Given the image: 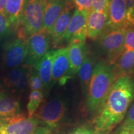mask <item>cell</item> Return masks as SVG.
Returning a JSON list of instances; mask_svg holds the SVG:
<instances>
[{"mask_svg":"<svg viewBox=\"0 0 134 134\" xmlns=\"http://www.w3.org/2000/svg\"><path fill=\"white\" fill-rule=\"evenodd\" d=\"M124 47L134 50V24L125 27Z\"/></svg>","mask_w":134,"mask_h":134,"instance_id":"obj_25","label":"cell"},{"mask_svg":"<svg viewBox=\"0 0 134 134\" xmlns=\"http://www.w3.org/2000/svg\"><path fill=\"white\" fill-rule=\"evenodd\" d=\"M67 49L71 75L74 76L78 73L88 50L85 43H70Z\"/></svg>","mask_w":134,"mask_h":134,"instance_id":"obj_17","label":"cell"},{"mask_svg":"<svg viewBox=\"0 0 134 134\" xmlns=\"http://www.w3.org/2000/svg\"><path fill=\"white\" fill-rule=\"evenodd\" d=\"M94 62L95 58L88 50L78 73L84 93H87L88 92L89 84L95 65Z\"/></svg>","mask_w":134,"mask_h":134,"instance_id":"obj_21","label":"cell"},{"mask_svg":"<svg viewBox=\"0 0 134 134\" xmlns=\"http://www.w3.org/2000/svg\"><path fill=\"white\" fill-rule=\"evenodd\" d=\"M133 127H134V103L127 112L126 118L120 127V132L129 130Z\"/></svg>","mask_w":134,"mask_h":134,"instance_id":"obj_26","label":"cell"},{"mask_svg":"<svg viewBox=\"0 0 134 134\" xmlns=\"http://www.w3.org/2000/svg\"><path fill=\"white\" fill-rule=\"evenodd\" d=\"M125 29L106 26L98 38L99 47L104 55L105 62L109 64H114L117 58L125 49Z\"/></svg>","mask_w":134,"mask_h":134,"instance_id":"obj_4","label":"cell"},{"mask_svg":"<svg viewBox=\"0 0 134 134\" xmlns=\"http://www.w3.org/2000/svg\"><path fill=\"white\" fill-rule=\"evenodd\" d=\"M27 55V41L19 38H16L5 45L3 63L8 68H17L26 61Z\"/></svg>","mask_w":134,"mask_h":134,"instance_id":"obj_10","label":"cell"},{"mask_svg":"<svg viewBox=\"0 0 134 134\" xmlns=\"http://www.w3.org/2000/svg\"><path fill=\"white\" fill-rule=\"evenodd\" d=\"M119 134H134V127L125 131H120L119 132Z\"/></svg>","mask_w":134,"mask_h":134,"instance_id":"obj_33","label":"cell"},{"mask_svg":"<svg viewBox=\"0 0 134 134\" xmlns=\"http://www.w3.org/2000/svg\"><path fill=\"white\" fill-rule=\"evenodd\" d=\"M7 0H0V13L4 14V9Z\"/></svg>","mask_w":134,"mask_h":134,"instance_id":"obj_32","label":"cell"},{"mask_svg":"<svg viewBox=\"0 0 134 134\" xmlns=\"http://www.w3.org/2000/svg\"><path fill=\"white\" fill-rule=\"evenodd\" d=\"M43 100V94L41 91H32L29 94V101L27 104V115L29 118L34 116L42 102Z\"/></svg>","mask_w":134,"mask_h":134,"instance_id":"obj_22","label":"cell"},{"mask_svg":"<svg viewBox=\"0 0 134 134\" xmlns=\"http://www.w3.org/2000/svg\"><path fill=\"white\" fill-rule=\"evenodd\" d=\"M128 26L125 0H110L106 26L110 28H125Z\"/></svg>","mask_w":134,"mask_h":134,"instance_id":"obj_12","label":"cell"},{"mask_svg":"<svg viewBox=\"0 0 134 134\" xmlns=\"http://www.w3.org/2000/svg\"><path fill=\"white\" fill-rule=\"evenodd\" d=\"M38 123L36 116L29 118L22 114L0 119V134H33Z\"/></svg>","mask_w":134,"mask_h":134,"instance_id":"obj_5","label":"cell"},{"mask_svg":"<svg viewBox=\"0 0 134 134\" xmlns=\"http://www.w3.org/2000/svg\"><path fill=\"white\" fill-rule=\"evenodd\" d=\"M50 39L49 34L40 30L30 36L27 40V55L26 64L29 67H35L44 55L49 51Z\"/></svg>","mask_w":134,"mask_h":134,"instance_id":"obj_7","label":"cell"},{"mask_svg":"<svg viewBox=\"0 0 134 134\" xmlns=\"http://www.w3.org/2000/svg\"><path fill=\"white\" fill-rule=\"evenodd\" d=\"M13 31L10 22L6 15L0 13V39L9 36Z\"/></svg>","mask_w":134,"mask_h":134,"instance_id":"obj_24","label":"cell"},{"mask_svg":"<svg viewBox=\"0 0 134 134\" xmlns=\"http://www.w3.org/2000/svg\"><path fill=\"white\" fill-rule=\"evenodd\" d=\"M66 3V0H47L41 30L49 34L53 26L64 9Z\"/></svg>","mask_w":134,"mask_h":134,"instance_id":"obj_14","label":"cell"},{"mask_svg":"<svg viewBox=\"0 0 134 134\" xmlns=\"http://www.w3.org/2000/svg\"><path fill=\"white\" fill-rule=\"evenodd\" d=\"M113 66L115 80L124 76L132 77L134 73V50L125 48Z\"/></svg>","mask_w":134,"mask_h":134,"instance_id":"obj_13","label":"cell"},{"mask_svg":"<svg viewBox=\"0 0 134 134\" xmlns=\"http://www.w3.org/2000/svg\"><path fill=\"white\" fill-rule=\"evenodd\" d=\"M47 0H27L18 29V38L27 41L41 29Z\"/></svg>","mask_w":134,"mask_h":134,"instance_id":"obj_3","label":"cell"},{"mask_svg":"<svg viewBox=\"0 0 134 134\" xmlns=\"http://www.w3.org/2000/svg\"><path fill=\"white\" fill-rule=\"evenodd\" d=\"M108 20V13H99L91 10L89 13L86 24V37L98 39L105 29Z\"/></svg>","mask_w":134,"mask_h":134,"instance_id":"obj_15","label":"cell"},{"mask_svg":"<svg viewBox=\"0 0 134 134\" xmlns=\"http://www.w3.org/2000/svg\"><path fill=\"white\" fill-rule=\"evenodd\" d=\"M29 66H22L12 68L5 78V84L18 91H24L29 86Z\"/></svg>","mask_w":134,"mask_h":134,"instance_id":"obj_16","label":"cell"},{"mask_svg":"<svg viewBox=\"0 0 134 134\" xmlns=\"http://www.w3.org/2000/svg\"><path fill=\"white\" fill-rule=\"evenodd\" d=\"M94 134H108V132H94Z\"/></svg>","mask_w":134,"mask_h":134,"instance_id":"obj_34","label":"cell"},{"mask_svg":"<svg viewBox=\"0 0 134 134\" xmlns=\"http://www.w3.org/2000/svg\"><path fill=\"white\" fill-rule=\"evenodd\" d=\"M33 134H51V130L47 127H38Z\"/></svg>","mask_w":134,"mask_h":134,"instance_id":"obj_31","label":"cell"},{"mask_svg":"<svg viewBox=\"0 0 134 134\" xmlns=\"http://www.w3.org/2000/svg\"><path fill=\"white\" fill-rule=\"evenodd\" d=\"M66 104L61 99H53L42 105L36 117L50 130L57 128L66 114Z\"/></svg>","mask_w":134,"mask_h":134,"instance_id":"obj_6","label":"cell"},{"mask_svg":"<svg viewBox=\"0 0 134 134\" xmlns=\"http://www.w3.org/2000/svg\"><path fill=\"white\" fill-rule=\"evenodd\" d=\"M19 101L4 92L0 93V119L19 114Z\"/></svg>","mask_w":134,"mask_h":134,"instance_id":"obj_20","label":"cell"},{"mask_svg":"<svg viewBox=\"0 0 134 134\" xmlns=\"http://www.w3.org/2000/svg\"><path fill=\"white\" fill-rule=\"evenodd\" d=\"M66 1H68V2H71L74 3V0H66Z\"/></svg>","mask_w":134,"mask_h":134,"instance_id":"obj_35","label":"cell"},{"mask_svg":"<svg viewBox=\"0 0 134 134\" xmlns=\"http://www.w3.org/2000/svg\"><path fill=\"white\" fill-rule=\"evenodd\" d=\"M27 0H7L4 9V14L10 22L13 31L19 28L23 9Z\"/></svg>","mask_w":134,"mask_h":134,"instance_id":"obj_18","label":"cell"},{"mask_svg":"<svg viewBox=\"0 0 134 134\" xmlns=\"http://www.w3.org/2000/svg\"><path fill=\"white\" fill-rule=\"evenodd\" d=\"M134 99V81L132 77L118 78L93 120L95 132H109L122 121Z\"/></svg>","mask_w":134,"mask_h":134,"instance_id":"obj_1","label":"cell"},{"mask_svg":"<svg viewBox=\"0 0 134 134\" xmlns=\"http://www.w3.org/2000/svg\"><path fill=\"white\" fill-rule=\"evenodd\" d=\"M109 0H93L92 10L99 13H108Z\"/></svg>","mask_w":134,"mask_h":134,"instance_id":"obj_27","label":"cell"},{"mask_svg":"<svg viewBox=\"0 0 134 134\" xmlns=\"http://www.w3.org/2000/svg\"><path fill=\"white\" fill-rule=\"evenodd\" d=\"M129 26L134 24V0H125Z\"/></svg>","mask_w":134,"mask_h":134,"instance_id":"obj_29","label":"cell"},{"mask_svg":"<svg viewBox=\"0 0 134 134\" xmlns=\"http://www.w3.org/2000/svg\"><path fill=\"white\" fill-rule=\"evenodd\" d=\"M90 12L75 9L65 33L64 42L85 43L86 38V24Z\"/></svg>","mask_w":134,"mask_h":134,"instance_id":"obj_8","label":"cell"},{"mask_svg":"<svg viewBox=\"0 0 134 134\" xmlns=\"http://www.w3.org/2000/svg\"><path fill=\"white\" fill-rule=\"evenodd\" d=\"M74 4L79 11L90 12L93 7V0H74Z\"/></svg>","mask_w":134,"mask_h":134,"instance_id":"obj_28","label":"cell"},{"mask_svg":"<svg viewBox=\"0 0 134 134\" xmlns=\"http://www.w3.org/2000/svg\"><path fill=\"white\" fill-rule=\"evenodd\" d=\"M94 132L93 130L89 129L86 127H80L73 130L69 134H94Z\"/></svg>","mask_w":134,"mask_h":134,"instance_id":"obj_30","label":"cell"},{"mask_svg":"<svg viewBox=\"0 0 134 134\" xmlns=\"http://www.w3.org/2000/svg\"><path fill=\"white\" fill-rule=\"evenodd\" d=\"M74 8V3L66 1L64 9L52 28L49 36L53 48H57L64 42L65 35L75 10Z\"/></svg>","mask_w":134,"mask_h":134,"instance_id":"obj_11","label":"cell"},{"mask_svg":"<svg viewBox=\"0 0 134 134\" xmlns=\"http://www.w3.org/2000/svg\"><path fill=\"white\" fill-rule=\"evenodd\" d=\"M115 81L113 65L104 59L99 60L94 67L87 92L86 106L90 114L99 109Z\"/></svg>","mask_w":134,"mask_h":134,"instance_id":"obj_2","label":"cell"},{"mask_svg":"<svg viewBox=\"0 0 134 134\" xmlns=\"http://www.w3.org/2000/svg\"><path fill=\"white\" fill-rule=\"evenodd\" d=\"M29 75V86L32 91H41L45 90V86L35 67H30Z\"/></svg>","mask_w":134,"mask_h":134,"instance_id":"obj_23","label":"cell"},{"mask_svg":"<svg viewBox=\"0 0 134 134\" xmlns=\"http://www.w3.org/2000/svg\"><path fill=\"white\" fill-rule=\"evenodd\" d=\"M53 53L54 50L48 51L35 66L44 85L45 89H49L53 83L52 78V65Z\"/></svg>","mask_w":134,"mask_h":134,"instance_id":"obj_19","label":"cell"},{"mask_svg":"<svg viewBox=\"0 0 134 134\" xmlns=\"http://www.w3.org/2000/svg\"><path fill=\"white\" fill-rule=\"evenodd\" d=\"M72 77L67 47L54 50L52 65L53 82L58 81L60 85H64Z\"/></svg>","mask_w":134,"mask_h":134,"instance_id":"obj_9","label":"cell"}]
</instances>
